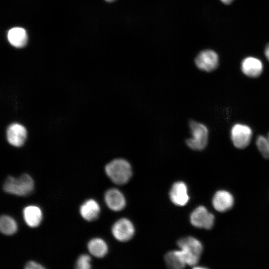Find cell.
Wrapping results in <instances>:
<instances>
[{
    "label": "cell",
    "instance_id": "2",
    "mask_svg": "<svg viewBox=\"0 0 269 269\" xmlns=\"http://www.w3.org/2000/svg\"><path fill=\"white\" fill-rule=\"evenodd\" d=\"M191 136L186 139V145L194 150H203L207 146L208 141V129L201 123L193 120L188 123Z\"/></svg>",
    "mask_w": 269,
    "mask_h": 269
},
{
    "label": "cell",
    "instance_id": "18",
    "mask_svg": "<svg viewBox=\"0 0 269 269\" xmlns=\"http://www.w3.org/2000/svg\"><path fill=\"white\" fill-rule=\"evenodd\" d=\"M90 253L97 258L104 257L108 252V246L105 242L100 238L92 239L88 244Z\"/></svg>",
    "mask_w": 269,
    "mask_h": 269
},
{
    "label": "cell",
    "instance_id": "5",
    "mask_svg": "<svg viewBox=\"0 0 269 269\" xmlns=\"http://www.w3.org/2000/svg\"><path fill=\"white\" fill-rule=\"evenodd\" d=\"M252 130L247 125L237 124L231 131V137L234 145L239 149L246 147L250 143Z\"/></svg>",
    "mask_w": 269,
    "mask_h": 269
},
{
    "label": "cell",
    "instance_id": "10",
    "mask_svg": "<svg viewBox=\"0 0 269 269\" xmlns=\"http://www.w3.org/2000/svg\"><path fill=\"white\" fill-rule=\"evenodd\" d=\"M169 196L171 201L175 205L184 206L189 199L186 185L182 181L175 182L170 189Z\"/></svg>",
    "mask_w": 269,
    "mask_h": 269
},
{
    "label": "cell",
    "instance_id": "20",
    "mask_svg": "<svg viewBox=\"0 0 269 269\" xmlns=\"http://www.w3.org/2000/svg\"><path fill=\"white\" fill-rule=\"evenodd\" d=\"M256 145L262 155L269 159V142L267 137L259 135L256 139Z\"/></svg>",
    "mask_w": 269,
    "mask_h": 269
},
{
    "label": "cell",
    "instance_id": "15",
    "mask_svg": "<svg viewBox=\"0 0 269 269\" xmlns=\"http://www.w3.org/2000/svg\"><path fill=\"white\" fill-rule=\"evenodd\" d=\"M100 211L99 205L93 199L87 200L81 206L80 208L82 217L89 221L96 219L99 216Z\"/></svg>",
    "mask_w": 269,
    "mask_h": 269
},
{
    "label": "cell",
    "instance_id": "14",
    "mask_svg": "<svg viewBox=\"0 0 269 269\" xmlns=\"http://www.w3.org/2000/svg\"><path fill=\"white\" fill-rule=\"evenodd\" d=\"M105 200L109 208L115 211L122 210L126 205L124 195L117 189L108 190L105 193Z\"/></svg>",
    "mask_w": 269,
    "mask_h": 269
},
{
    "label": "cell",
    "instance_id": "9",
    "mask_svg": "<svg viewBox=\"0 0 269 269\" xmlns=\"http://www.w3.org/2000/svg\"><path fill=\"white\" fill-rule=\"evenodd\" d=\"M112 231L113 236L117 240L126 242L133 237L134 228L129 220L122 218L113 225Z\"/></svg>",
    "mask_w": 269,
    "mask_h": 269
},
{
    "label": "cell",
    "instance_id": "11",
    "mask_svg": "<svg viewBox=\"0 0 269 269\" xmlns=\"http://www.w3.org/2000/svg\"><path fill=\"white\" fill-rule=\"evenodd\" d=\"M232 195L226 190H219L214 194L212 204L218 212H223L230 209L234 204Z\"/></svg>",
    "mask_w": 269,
    "mask_h": 269
},
{
    "label": "cell",
    "instance_id": "22",
    "mask_svg": "<svg viewBox=\"0 0 269 269\" xmlns=\"http://www.w3.org/2000/svg\"><path fill=\"white\" fill-rule=\"evenodd\" d=\"M44 268L41 265L31 261L27 262L25 267L26 269H42Z\"/></svg>",
    "mask_w": 269,
    "mask_h": 269
},
{
    "label": "cell",
    "instance_id": "21",
    "mask_svg": "<svg viewBox=\"0 0 269 269\" xmlns=\"http://www.w3.org/2000/svg\"><path fill=\"white\" fill-rule=\"evenodd\" d=\"M91 258L87 255H82L78 259L76 263V268L79 269H89L91 266L90 264Z\"/></svg>",
    "mask_w": 269,
    "mask_h": 269
},
{
    "label": "cell",
    "instance_id": "1",
    "mask_svg": "<svg viewBox=\"0 0 269 269\" xmlns=\"http://www.w3.org/2000/svg\"><path fill=\"white\" fill-rule=\"evenodd\" d=\"M105 169L108 177L117 184L126 183L132 175L130 163L122 158L113 159L105 166Z\"/></svg>",
    "mask_w": 269,
    "mask_h": 269
},
{
    "label": "cell",
    "instance_id": "7",
    "mask_svg": "<svg viewBox=\"0 0 269 269\" xmlns=\"http://www.w3.org/2000/svg\"><path fill=\"white\" fill-rule=\"evenodd\" d=\"M195 64L196 67L202 71L211 72L218 66L219 57L212 50H203L196 56Z\"/></svg>",
    "mask_w": 269,
    "mask_h": 269
},
{
    "label": "cell",
    "instance_id": "26",
    "mask_svg": "<svg viewBox=\"0 0 269 269\" xmlns=\"http://www.w3.org/2000/svg\"><path fill=\"white\" fill-rule=\"evenodd\" d=\"M267 138H268V141L269 142V133L268 134Z\"/></svg>",
    "mask_w": 269,
    "mask_h": 269
},
{
    "label": "cell",
    "instance_id": "23",
    "mask_svg": "<svg viewBox=\"0 0 269 269\" xmlns=\"http://www.w3.org/2000/svg\"><path fill=\"white\" fill-rule=\"evenodd\" d=\"M265 54L267 59L269 61V43L266 47L265 50Z\"/></svg>",
    "mask_w": 269,
    "mask_h": 269
},
{
    "label": "cell",
    "instance_id": "19",
    "mask_svg": "<svg viewBox=\"0 0 269 269\" xmlns=\"http://www.w3.org/2000/svg\"><path fill=\"white\" fill-rule=\"evenodd\" d=\"M1 232L6 235H11L17 230V224L15 220L10 216L3 215L0 219Z\"/></svg>",
    "mask_w": 269,
    "mask_h": 269
},
{
    "label": "cell",
    "instance_id": "24",
    "mask_svg": "<svg viewBox=\"0 0 269 269\" xmlns=\"http://www.w3.org/2000/svg\"><path fill=\"white\" fill-rule=\"evenodd\" d=\"M234 0H221V1L226 4H230L231 3H232L233 2Z\"/></svg>",
    "mask_w": 269,
    "mask_h": 269
},
{
    "label": "cell",
    "instance_id": "25",
    "mask_svg": "<svg viewBox=\"0 0 269 269\" xmlns=\"http://www.w3.org/2000/svg\"><path fill=\"white\" fill-rule=\"evenodd\" d=\"M107 2H113L115 1H116V0H105Z\"/></svg>",
    "mask_w": 269,
    "mask_h": 269
},
{
    "label": "cell",
    "instance_id": "16",
    "mask_svg": "<svg viewBox=\"0 0 269 269\" xmlns=\"http://www.w3.org/2000/svg\"><path fill=\"white\" fill-rule=\"evenodd\" d=\"M42 217V212L37 206L30 205L26 207L23 210L24 219L30 227L38 226L41 221Z\"/></svg>",
    "mask_w": 269,
    "mask_h": 269
},
{
    "label": "cell",
    "instance_id": "3",
    "mask_svg": "<svg viewBox=\"0 0 269 269\" xmlns=\"http://www.w3.org/2000/svg\"><path fill=\"white\" fill-rule=\"evenodd\" d=\"M177 245L187 265L195 266L203 252L201 242L195 238L188 237L180 239Z\"/></svg>",
    "mask_w": 269,
    "mask_h": 269
},
{
    "label": "cell",
    "instance_id": "6",
    "mask_svg": "<svg viewBox=\"0 0 269 269\" xmlns=\"http://www.w3.org/2000/svg\"><path fill=\"white\" fill-rule=\"evenodd\" d=\"M27 137V131L22 124L14 122L9 124L6 129V138L9 144L19 147L23 145Z\"/></svg>",
    "mask_w": 269,
    "mask_h": 269
},
{
    "label": "cell",
    "instance_id": "12",
    "mask_svg": "<svg viewBox=\"0 0 269 269\" xmlns=\"http://www.w3.org/2000/svg\"><path fill=\"white\" fill-rule=\"evenodd\" d=\"M241 70L246 76L256 78L262 74L263 70V64L262 61L257 58L248 57L242 61Z\"/></svg>",
    "mask_w": 269,
    "mask_h": 269
},
{
    "label": "cell",
    "instance_id": "8",
    "mask_svg": "<svg viewBox=\"0 0 269 269\" xmlns=\"http://www.w3.org/2000/svg\"><path fill=\"white\" fill-rule=\"evenodd\" d=\"M190 222L192 225L200 228L210 229L214 223V216L203 206L197 207L191 214Z\"/></svg>",
    "mask_w": 269,
    "mask_h": 269
},
{
    "label": "cell",
    "instance_id": "17",
    "mask_svg": "<svg viewBox=\"0 0 269 269\" xmlns=\"http://www.w3.org/2000/svg\"><path fill=\"white\" fill-rule=\"evenodd\" d=\"M164 259L167 266L171 269H181L187 265L180 250L172 251L167 253Z\"/></svg>",
    "mask_w": 269,
    "mask_h": 269
},
{
    "label": "cell",
    "instance_id": "13",
    "mask_svg": "<svg viewBox=\"0 0 269 269\" xmlns=\"http://www.w3.org/2000/svg\"><path fill=\"white\" fill-rule=\"evenodd\" d=\"M7 38L10 44L16 48L24 47L28 42V35L26 30L21 27H13L7 33Z\"/></svg>",
    "mask_w": 269,
    "mask_h": 269
},
{
    "label": "cell",
    "instance_id": "4",
    "mask_svg": "<svg viewBox=\"0 0 269 269\" xmlns=\"http://www.w3.org/2000/svg\"><path fill=\"white\" fill-rule=\"evenodd\" d=\"M34 182L31 177L27 174H23L15 178L8 176L6 179L3 190L5 192L17 196H26L33 190Z\"/></svg>",
    "mask_w": 269,
    "mask_h": 269
}]
</instances>
